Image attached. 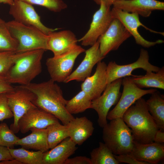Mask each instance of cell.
<instances>
[{"label":"cell","instance_id":"836d02e7","mask_svg":"<svg viewBox=\"0 0 164 164\" xmlns=\"http://www.w3.org/2000/svg\"><path fill=\"white\" fill-rule=\"evenodd\" d=\"M5 94H0V121L13 117L8 104Z\"/></svg>","mask_w":164,"mask_h":164},{"label":"cell","instance_id":"8fae6325","mask_svg":"<svg viewBox=\"0 0 164 164\" xmlns=\"http://www.w3.org/2000/svg\"><path fill=\"white\" fill-rule=\"evenodd\" d=\"M100 6L93 15L89 29L78 40L84 46L93 45L107 30L114 18L111 14V6L103 2Z\"/></svg>","mask_w":164,"mask_h":164},{"label":"cell","instance_id":"6da1fadb","mask_svg":"<svg viewBox=\"0 0 164 164\" xmlns=\"http://www.w3.org/2000/svg\"><path fill=\"white\" fill-rule=\"evenodd\" d=\"M24 86L35 94L34 103L36 107L54 116L63 125H67L74 118L66 108L67 100L61 88L51 79Z\"/></svg>","mask_w":164,"mask_h":164},{"label":"cell","instance_id":"d590c367","mask_svg":"<svg viewBox=\"0 0 164 164\" xmlns=\"http://www.w3.org/2000/svg\"><path fill=\"white\" fill-rule=\"evenodd\" d=\"M64 164H91L90 158L85 156H77L68 158Z\"/></svg>","mask_w":164,"mask_h":164},{"label":"cell","instance_id":"4316f807","mask_svg":"<svg viewBox=\"0 0 164 164\" xmlns=\"http://www.w3.org/2000/svg\"><path fill=\"white\" fill-rule=\"evenodd\" d=\"M12 157L22 164H43V152L31 151L22 147L18 149L9 148Z\"/></svg>","mask_w":164,"mask_h":164},{"label":"cell","instance_id":"9a60e30c","mask_svg":"<svg viewBox=\"0 0 164 164\" xmlns=\"http://www.w3.org/2000/svg\"><path fill=\"white\" fill-rule=\"evenodd\" d=\"M53 114L38 107L28 111L19 120V131L24 134L32 128H46L49 126L58 122Z\"/></svg>","mask_w":164,"mask_h":164},{"label":"cell","instance_id":"277c9868","mask_svg":"<svg viewBox=\"0 0 164 164\" xmlns=\"http://www.w3.org/2000/svg\"><path fill=\"white\" fill-rule=\"evenodd\" d=\"M110 121L102 128L104 143L114 155L129 153L132 149L134 140L130 128L121 118Z\"/></svg>","mask_w":164,"mask_h":164},{"label":"cell","instance_id":"8d00e7d4","mask_svg":"<svg viewBox=\"0 0 164 164\" xmlns=\"http://www.w3.org/2000/svg\"><path fill=\"white\" fill-rule=\"evenodd\" d=\"M6 80L5 76L0 75V94L7 93L14 89Z\"/></svg>","mask_w":164,"mask_h":164},{"label":"cell","instance_id":"8992f818","mask_svg":"<svg viewBox=\"0 0 164 164\" xmlns=\"http://www.w3.org/2000/svg\"><path fill=\"white\" fill-rule=\"evenodd\" d=\"M9 106L13 113L14 122L10 129L14 133L19 131L18 123L20 119L28 111L37 107L34 102V94L24 86L14 87L12 91L5 94Z\"/></svg>","mask_w":164,"mask_h":164},{"label":"cell","instance_id":"9c48e42d","mask_svg":"<svg viewBox=\"0 0 164 164\" xmlns=\"http://www.w3.org/2000/svg\"><path fill=\"white\" fill-rule=\"evenodd\" d=\"M122 80L118 79L108 84L103 94L92 100V109L97 114V122L101 127L103 128L107 123V117L110 109L117 104L121 97Z\"/></svg>","mask_w":164,"mask_h":164},{"label":"cell","instance_id":"d6986e66","mask_svg":"<svg viewBox=\"0 0 164 164\" xmlns=\"http://www.w3.org/2000/svg\"><path fill=\"white\" fill-rule=\"evenodd\" d=\"M128 154L138 161L157 164L164 158V144L142 143L134 140L132 149Z\"/></svg>","mask_w":164,"mask_h":164},{"label":"cell","instance_id":"e575fe53","mask_svg":"<svg viewBox=\"0 0 164 164\" xmlns=\"http://www.w3.org/2000/svg\"><path fill=\"white\" fill-rule=\"evenodd\" d=\"M115 159L119 163H125L129 164H148L147 162L138 161L130 155L128 154L119 155H114Z\"/></svg>","mask_w":164,"mask_h":164},{"label":"cell","instance_id":"7402d4cb","mask_svg":"<svg viewBox=\"0 0 164 164\" xmlns=\"http://www.w3.org/2000/svg\"><path fill=\"white\" fill-rule=\"evenodd\" d=\"M69 137L77 145H82L92 135V122L85 116L74 118L67 125Z\"/></svg>","mask_w":164,"mask_h":164},{"label":"cell","instance_id":"60d3db41","mask_svg":"<svg viewBox=\"0 0 164 164\" xmlns=\"http://www.w3.org/2000/svg\"><path fill=\"white\" fill-rule=\"evenodd\" d=\"M0 164H22L17 160L13 159L7 160L0 162Z\"/></svg>","mask_w":164,"mask_h":164},{"label":"cell","instance_id":"ba28073f","mask_svg":"<svg viewBox=\"0 0 164 164\" xmlns=\"http://www.w3.org/2000/svg\"><path fill=\"white\" fill-rule=\"evenodd\" d=\"M123 90L121 97L115 107L109 111L107 117L111 120L117 118H121L125 111L138 99L143 96L151 94L156 91V89L143 90L138 87L132 81L131 77H124L122 80Z\"/></svg>","mask_w":164,"mask_h":164},{"label":"cell","instance_id":"30bf717a","mask_svg":"<svg viewBox=\"0 0 164 164\" xmlns=\"http://www.w3.org/2000/svg\"><path fill=\"white\" fill-rule=\"evenodd\" d=\"M148 52L141 49L140 56L138 60L132 63L124 65H118L115 61L110 62L107 66L108 84L116 79L126 77L133 76V71L138 68H142L146 72H155L160 68L151 64L149 61Z\"/></svg>","mask_w":164,"mask_h":164},{"label":"cell","instance_id":"484cf974","mask_svg":"<svg viewBox=\"0 0 164 164\" xmlns=\"http://www.w3.org/2000/svg\"><path fill=\"white\" fill-rule=\"evenodd\" d=\"M66 108L72 115L82 113L87 109H92V100L81 90L72 98L67 100Z\"/></svg>","mask_w":164,"mask_h":164},{"label":"cell","instance_id":"603a6c76","mask_svg":"<svg viewBox=\"0 0 164 164\" xmlns=\"http://www.w3.org/2000/svg\"><path fill=\"white\" fill-rule=\"evenodd\" d=\"M31 133L26 136L19 138L15 145L27 149H32L44 152L49 149L47 142V128H32Z\"/></svg>","mask_w":164,"mask_h":164},{"label":"cell","instance_id":"5b68a950","mask_svg":"<svg viewBox=\"0 0 164 164\" xmlns=\"http://www.w3.org/2000/svg\"><path fill=\"white\" fill-rule=\"evenodd\" d=\"M12 36L18 42L17 53L43 49L48 50V35L36 28L26 26L14 20L6 22Z\"/></svg>","mask_w":164,"mask_h":164},{"label":"cell","instance_id":"f35d334b","mask_svg":"<svg viewBox=\"0 0 164 164\" xmlns=\"http://www.w3.org/2000/svg\"><path fill=\"white\" fill-rule=\"evenodd\" d=\"M154 142L160 144H164V130L160 129H158L154 135Z\"/></svg>","mask_w":164,"mask_h":164},{"label":"cell","instance_id":"d4e9b609","mask_svg":"<svg viewBox=\"0 0 164 164\" xmlns=\"http://www.w3.org/2000/svg\"><path fill=\"white\" fill-rule=\"evenodd\" d=\"M146 101L148 110L159 129L164 130V96L157 90Z\"/></svg>","mask_w":164,"mask_h":164},{"label":"cell","instance_id":"cb8c5ba5","mask_svg":"<svg viewBox=\"0 0 164 164\" xmlns=\"http://www.w3.org/2000/svg\"><path fill=\"white\" fill-rule=\"evenodd\" d=\"M146 72L144 75H133L131 77L133 82L139 88L153 87L164 89V67L157 72Z\"/></svg>","mask_w":164,"mask_h":164},{"label":"cell","instance_id":"ab89813d","mask_svg":"<svg viewBox=\"0 0 164 164\" xmlns=\"http://www.w3.org/2000/svg\"><path fill=\"white\" fill-rule=\"evenodd\" d=\"M97 4L100 5L101 2L106 5L111 6L115 2L119 0H93Z\"/></svg>","mask_w":164,"mask_h":164},{"label":"cell","instance_id":"7a4b0ae2","mask_svg":"<svg viewBox=\"0 0 164 164\" xmlns=\"http://www.w3.org/2000/svg\"><path fill=\"white\" fill-rule=\"evenodd\" d=\"M134 103L125 111L122 118L130 128L134 140L142 143L153 142L159 128L148 110L146 101L142 97Z\"/></svg>","mask_w":164,"mask_h":164},{"label":"cell","instance_id":"44dd1931","mask_svg":"<svg viewBox=\"0 0 164 164\" xmlns=\"http://www.w3.org/2000/svg\"><path fill=\"white\" fill-rule=\"evenodd\" d=\"M77 145L69 137L43 153V164H64L66 160L74 154L77 149Z\"/></svg>","mask_w":164,"mask_h":164},{"label":"cell","instance_id":"4fadbf2b","mask_svg":"<svg viewBox=\"0 0 164 164\" xmlns=\"http://www.w3.org/2000/svg\"><path fill=\"white\" fill-rule=\"evenodd\" d=\"M131 36L121 22L114 18L108 29L98 39L101 55L105 57L111 51L117 50Z\"/></svg>","mask_w":164,"mask_h":164},{"label":"cell","instance_id":"d6a6232c","mask_svg":"<svg viewBox=\"0 0 164 164\" xmlns=\"http://www.w3.org/2000/svg\"><path fill=\"white\" fill-rule=\"evenodd\" d=\"M31 5H35L45 7L50 11L59 12L66 9L67 4L63 0H19Z\"/></svg>","mask_w":164,"mask_h":164},{"label":"cell","instance_id":"5bb4252c","mask_svg":"<svg viewBox=\"0 0 164 164\" xmlns=\"http://www.w3.org/2000/svg\"><path fill=\"white\" fill-rule=\"evenodd\" d=\"M9 13L16 21L26 26L36 28L46 35L57 29L46 26L41 22L40 18L32 5L24 2L14 0L10 5Z\"/></svg>","mask_w":164,"mask_h":164},{"label":"cell","instance_id":"b9f144b4","mask_svg":"<svg viewBox=\"0 0 164 164\" xmlns=\"http://www.w3.org/2000/svg\"><path fill=\"white\" fill-rule=\"evenodd\" d=\"M14 0H0V3L7 4L10 5L13 3Z\"/></svg>","mask_w":164,"mask_h":164},{"label":"cell","instance_id":"52a82bcc","mask_svg":"<svg viewBox=\"0 0 164 164\" xmlns=\"http://www.w3.org/2000/svg\"><path fill=\"white\" fill-rule=\"evenodd\" d=\"M85 50L77 45L68 52L46 60V65L51 79L55 82H64L71 73L77 58Z\"/></svg>","mask_w":164,"mask_h":164},{"label":"cell","instance_id":"74e56055","mask_svg":"<svg viewBox=\"0 0 164 164\" xmlns=\"http://www.w3.org/2000/svg\"><path fill=\"white\" fill-rule=\"evenodd\" d=\"M13 159L8 148L0 145V162Z\"/></svg>","mask_w":164,"mask_h":164},{"label":"cell","instance_id":"7c38bea8","mask_svg":"<svg viewBox=\"0 0 164 164\" xmlns=\"http://www.w3.org/2000/svg\"><path fill=\"white\" fill-rule=\"evenodd\" d=\"M111 12L113 17L118 19L121 22L132 36L133 37L137 44L144 47L149 48L164 43V41L161 39L154 42L149 41L142 36L138 30V28L141 26L153 33H159L163 35L164 33L153 30L144 25L140 22L139 15L138 14L128 12L113 7L111 9Z\"/></svg>","mask_w":164,"mask_h":164},{"label":"cell","instance_id":"4dcf8cb0","mask_svg":"<svg viewBox=\"0 0 164 164\" xmlns=\"http://www.w3.org/2000/svg\"><path fill=\"white\" fill-rule=\"evenodd\" d=\"M22 53L15 52H0V75L5 76Z\"/></svg>","mask_w":164,"mask_h":164},{"label":"cell","instance_id":"1f68e13d","mask_svg":"<svg viewBox=\"0 0 164 164\" xmlns=\"http://www.w3.org/2000/svg\"><path fill=\"white\" fill-rule=\"evenodd\" d=\"M19 138L9 128L5 123L0 124V145L9 148H13L16 141Z\"/></svg>","mask_w":164,"mask_h":164},{"label":"cell","instance_id":"ffe728a7","mask_svg":"<svg viewBox=\"0 0 164 164\" xmlns=\"http://www.w3.org/2000/svg\"><path fill=\"white\" fill-rule=\"evenodd\" d=\"M48 35V50L53 53L54 56L70 50L77 45L78 41L74 33L70 30L54 31Z\"/></svg>","mask_w":164,"mask_h":164},{"label":"cell","instance_id":"f1b7e54d","mask_svg":"<svg viewBox=\"0 0 164 164\" xmlns=\"http://www.w3.org/2000/svg\"><path fill=\"white\" fill-rule=\"evenodd\" d=\"M46 128L49 149L53 148L69 137L67 126L61 125L59 122L50 125Z\"/></svg>","mask_w":164,"mask_h":164},{"label":"cell","instance_id":"2e32d148","mask_svg":"<svg viewBox=\"0 0 164 164\" xmlns=\"http://www.w3.org/2000/svg\"><path fill=\"white\" fill-rule=\"evenodd\" d=\"M85 56L77 68L65 80L67 83L73 80L83 81L90 76L94 65L101 61L104 57L101 55L98 40L85 52Z\"/></svg>","mask_w":164,"mask_h":164},{"label":"cell","instance_id":"83f0119b","mask_svg":"<svg viewBox=\"0 0 164 164\" xmlns=\"http://www.w3.org/2000/svg\"><path fill=\"white\" fill-rule=\"evenodd\" d=\"M91 164H118L114 154L104 143L100 142L98 147L90 153Z\"/></svg>","mask_w":164,"mask_h":164},{"label":"cell","instance_id":"ac0fdd59","mask_svg":"<svg viewBox=\"0 0 164 164\" xmlns=\"http://www.w3.org/2000/svg\"><path fill=\"white\" fill-rule=\"evenodd\" d=\"M113 7L145 17H149L154 10H164V2L157 0H119Z\"/></svg>","mask_w":164,"mask_h":164},{"label":"cell","instance_id":"3957f363","mask_svg":"<svg viewBox=\"0 0 164 164\" xmlns=\"http://www.w3.org/2000/svg\"><path fill=\"white\" fill-rule=\"evenodd\" d=\"M45 50L38 49L24 52L15 62L5 77L11 84L27 85L41 72V61Z\"/></svg>","mask_w":164,"mask_h":164},{"label":"cell","instance_id":"e0dca14e","mask_svg":"<svg viewBox=\"0 0 164 164\" xmlns=\"http://www.w3.org/2000/svg\"><path fill=\"white\" fill-rule=\"evenodd\" d=\"M107 66L104 61L98 63L94 74L86 78L81 84V90L86 92L92 100L99 97L108 85Z\"/></svg>","mask_w":164,"mask_h":164},{"label":"cell","instance_id":"f546056e","mask_svg":"<svg viewBox=\"0 0 164 164\" xmlns=\"http://www.w3.org/2000/svg\"><path fill=\"white\" fill-rule=\"evenodd\" d=\"M18 45V41L11 35L6 22L0 18V52H16Z\"/></svg>","mask_w":164,"mask_h":164}]
</instances>
